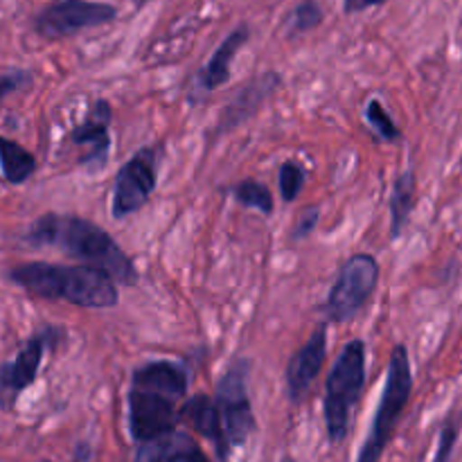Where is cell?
<instances>
[{
  "label": "cell",
  "instance_id": "484cf974",
  "mask_svg": "<svg viewBox=\"0 0 462 462\" xmlns=\"http://www.w3.org/2000/svg\"><path fill=\"white\" fill-rule=\"evenodd\" d=\"M319 219H320L319 206L307 208V210L300 215V219L296 221V226H293L291 242L298 244V242H302V239L310 237V235L314 233V228H316V224H319Z\"/></svg>",
  "mask_w": 462,
  "mask_h": 462
},
{
  "label": "cell",
  "instance_id": "44dd1931",
  "mask_svg": "<svg viewBox=\"0 0 462 462\" xmlns=\"http://www.w3.org/2000/svg\"><path fill=\"white\" fill-rule=\"evenodd\" d=\"M325 12L319 5V0H300L296 7L289 12L287 21H284V30L289 36L305 34V32L316 30L323 23Z\"/></svg>",
  "mask_w": 462,
  "mask_h": 462
},
{
  "label": "cell",
  "instance_id": "d6986e66",
  "mask_svg": "<svg viewBox=\"0 0 462 462\" xmlns=\"http://www.w3.org/2000/svg\"><path fill=\"white\" fill-rule=\"evenodd\" d=\"M0 162H3V179L9 185H21L30 180L39 167L34 153L9 138L0 140Z\"/></svg>",
  "mask_w": 462,
  "mask_h": 462
},
{
  "label": "cell",
  "instance_id": "4316f807",
  "mask_svg": "<svg viewBox=\"0 0 462 462\" xmlns=\"http://www.w3.org/2000/svg\"><path fill=\"white\" fill-rule=\"evenodd\" d=\"M386 0H343V12L346 14H356V12H365L370 7H379Z\"/></svg>",
  "mask_w": 462,
  "mask_h": 462
},
{
  "label": "cell",
  "instance_id": "ffe728a7",
  "mask_svg": "<svg viewBox=\"0 0 462 462\" xmlns=\"http://www.w3.org/2000/svg\"><path fill=\"white\" fill-rule=\"evenodd\" d=\"M230 197H233L235 203H239V206L262 212L264 217L273 215V197H271V189L266 188L264 183H260V180H242V183H237L235 188H230Z\"/></svg>",
  "mask_w": 462,
  "mask_h": 462
},
{
  "label": "cell",
  "instance_id": "d4e9b609",
  "mask_svg": "<svg viewBox=\"0 0 462 462\" xmlns=\"http://www.w3.org/2000/svg\"><path fill=\"white\" fill-rule=\"evenodd\" d=\"M458 433H460L458 418L447 420L445 427H442V433H440V445H438L436 460H447L451 454H454V447H456V440H458Z\"/></svg>",
  "mask_w": 462,
  "mask_h": 462
},
{
  "label": "cell",
  "instance_id": "9a60e30c",
  "mask_svg": "<svg viewBox=\"0 0 462 462\" xmlns=\"http://www.w3.org/2000/svg\"><path fill=\"white\" fill-rule=\"evenodd\" d=\"M251 39V30L248 25H239L237 30L230 32L219 45H217L215 52L210 54V59L206 61V66L194 75V93H212L219 86L228 84L230 79V61L235 59V54L242 50V45H246V41Z\"/></svg>",
  "mask_w": 462,
  "mask_h": 462
},
{
  "label": "cell",
  "instance_id": "8fae6325",
  "mask_svg": "<svg viewBox=\"0 0 462 462\" xmlns=\"http://www.w3.org/2000/svg\"><path fill=\"white\" fill-rule=\"evenodd\" d=\"M282 84V77L275 70H266L262 75L248 79L237 93L233 95L228 104L224 106V111L219 113V120H217L215 131H212V138H224L230 131L239 129L242 125H246L266 102L275 95V90Z\"/></svg>",
  "mask_w": 462,
  "mask_h": 462
},
{
  "label": "cell",
  "instance_id": "52a82bcc",
  "mask_svg": "<svg viewBox=\"0 0 462 462\" xmlns=\"http://www.w3.org/2000/svg\"><path fill=\"white\" fill-rule=\"evenodd\" d=\"M117 18V7L93 0H54L34 16V32L43 39L59 41L90 27L108 25Z\"/></svg>",
  "mask_w": 462,
  "mask_h": 462
},
{
  "label": "cell",
  "instance_id": "5bb4252c",
  "mask_svg": "<svg viewBox=\"0 0 462 462\" xmlns=\"http://www.w3.org/2000/svg\"><path fill=\"white\" fill-rule=\"evenodd\" d=\"M179 420L180 424H188L192 431H197L199 436L206 438L208 442H212L215 447V454L219 460L230 458V447L228 436H226L224 418H221L219 404H217L215 397L210 395H192L189 400H185L179 409Z\"/></svg>",
  "mask_w": 462,
  "mask_h": 462
},
{
  "label": "cell",
  "instance_id": "30bf717a",
  "mask_svg": "<svg viewBox=\"0 0 462 462\" xmlns=\"http://www.w3.org/2000/svg\"><path fill=\"white\" fill-rule=\"evenodd\" d=\"M61 337L63 329L54 328V325H43L41 329H36L23 343L21 350L16 352V359L3 364V370H0V386H3V391L21 395L25 388H30L36 382V377H39L45 352L57 350Z\"/></svg>",
  "mask_w": 462,
  "mask_h": 462
},
{
  "label": "cell",
  "instance_id": "cb8c5ba5",
  "mask_svg": "<svg viewBox=\"0 0 462 462\" xmlns=\"http://www.w3.org/2000/svg\"><path fill=\"white\" fill-rule=\"evenodd\" d=\"M32 72L25 70V68H7L0 77V97H9L14 90L18 88H27L32 84Z\"/></svg>",
  "mask_w": 462,
  "mask_h": 462
},
{
  "label": "cell",
  "instance_id": "603a6c76",
  "mask_svg": "<svg viewBox=\"0 0 462 462\" xmlns=\"http://www.w3.org/2000/svg\"><path fill=\"white\" fill-rule=\"evenodd\" d=\"M307 174L302 170V165H298L296 161H287L280 165L278 171V185H280V194H282L284 203H293L298 199V194L302 192L305 188Z\"/></svg>",
  "mask_w": 462,
  "mask_h": 462
},
{
  "label": "cell",
  "instance_id": "7402d4cb",
  "mask_svg": "<svg viewBox=\"0 0 462 462\" xmlns=\"http://www.w3.org/2000/svg\"><path fill=\"white\" fill-rule=\"evenodd\" d=\"M364 117H365V122H368L370 129L374 131L377 140H382V143H397V140H402L400 126L391 120L388 111L383 108L382 99H377V97L370 99V102L365 104Z\"/></svg>",
  "mask_w": 462,
  "mask_h": 462
},
{
  "label": "cell",
  "instance_id": "7a4b0ae2",
  "mask_svg": "<svg viewBox=\"0 0 462 462\" xmlns=\"http://www.w3.org/2000/svg\"><path fill=\"white\" fill-rule=\"evenodd\" d=\"M7 278L43 300H66L84 310H108L120 300L117 280L95 264H48L27 262L9 269Z\"/></svg>",
  "mask_w": 462,
  "mask_h": 462
},
{
  "label": "cell",
  "instance_id": "5b68a950",
  "mask_svg": "<svg viewBox=\"0 0 462 462\" xmlns=\"http://www.w3.org/2000/svg\"><path fill=\"white\" fill-rule=\"evenodd\" d=\"M379 262L370 253H356L343 262L338 278L323 305L329 323H350L365 307L379 284Z\"/></svg>",
  "mask_w": 462,
  "mask_h": 462
},
{
  "label": "cell",
  "instance_id": "7c38bea8",
  "mask_svg": "<svg viewBox=\"0 0 462 462\" xmlns=\"http://www.w3.org/2000/svg\"><path fill=\"white\" fill-rule=\"evenodd\" d=\"M111 117L113 108L106 99H97L81 125L70 131V143L77 147H88V152L79 158V165L90 174H97L106 167L108 152H111Z\"/></svg>",
  "mask_w": 462,
  "mask_h": 462
},
{
  "label": "cell",
  "instance_id": "4fadbf2b",
  "mask_svg": "<svg viewBox=\"0 0 462 462\" xmlns=\"http://www.w3.org/2000/svg\"><path fill=\"white\" fill-rule=\"evenodd\" d=\"M328 356V323L319 325L310 341L289 359L284 382H287V397L291 404H300L302 397L310 393L311 383L319 379Z\"/></svg>",
  "mask_w": 462,
  "mask_h": 462
},
{
  "label": "cell",
  "instance_id": "277c9868",
  "mask_svg": "<svg viewBox=\"0 0 462 462\" xmlns=\"http://www.w3.org/2000/svg\"><path fill=\"white\" fill-rule=\"evenodd\" d=\"M411 393H413V373H411L409 350L400 343L391 352L382 400H379L377 413L370 424L368 438L359 451V462H374L382 458L393 433H395L397 422L409 404Z\"/></svg>",
  "mask_w": 462,
  "mask_h": 462
},
{
  "label": "cell",
  "instance_id": "e0dca14e",
  "mask_svg": "<svg viewBox=\"0 0 462 462\" xmlns=\"http://www.w3.org/2000/svg\"><path fill=\"white\" fill-rule=\"evenodd\" d=\"M135 460H180V462H206L208 456L194 442L192 436L183 431H171L152 442H143L135 451Z\"/></svg>",
  "mask_w": 462,
  "mask_h": 462
},
{
  "label": "cell",
  "instance_id": "ac0fdd59",
  "mask_svg": "<svg viewBox=\"0 0 462 462\" xmlns=\"http://www.w3.org/2000/svg\"><path fill=\"white\" fill-rule=\"evenodd\" d=\"M415 201H418V176L413 170H406L400 174L393 183L391 194V239L395 242L402 233H404L406 224H409L411 215L415 210Z\"/></svg>",
  "mask_w": 462,
  "mask_h": 462
},
{
  "label": "cell",
  "instance_id": "83f0119b",
  "mask_svg": "<svg viewBox=\"0 0 462 462\" xmlns=\"http://www.w3.org/2000/svg\"><path fill=\"white\" fill-rule=\"evenodd\" d=\"M147 3H149V0H134L135 7H143V5H147Z\"/></svg>",
  "mask_w": 462,
  "mask_h": 462
},
{
  "label": "cell",
  "instance_id": "2e32d148",
  "mask_svg": "<svg viewBox=\"0 0 462 462\" xmlns=\"http://www.w3.org/2000/svg\"><path fill=\"white\" fill-rule=\"evenodd\" d=\"M131 386L165 393V395L176 397V400H183L189 388V374L180 361L152 359L134 368Z\"/></svg>",
  "mask_w": 462,
  "mask_h": 462
},
{
  "label": "cell",
  "instance_id": "3957f363",
  "mask_svg": "<svg viewBox=\"0 0 462 462\" xmlns=\"http://www.w3.org/2000/svg\"><path fill=\"white\" fill-rule=\"evenodd\" d=\"M365 386V343L352 338L343 346L325 379V431L329 445H341L350 436V422L355 406L359 404Z\"/></svg>",
  "mask_w": 462,
  "mask_h": 462
},
{
  "label": "cell",
  "instance_id": "6da1fadb",
  "mask_svg": "<svg viewBox=\"0 0 462 462\" xmlns=\"http://www.w3.org/2000/svg\"><path fill=\"white\" fill-rule=\"evenodd\" d=\"M23 242L32 248H59L72 260L106 269L117 284L135 287L140 280L134 260L120 248V244L93 221L75 215L48 212L34 219L23 235Z\"/></svg>",
  "mask_w": 462,
  "mask_h": 462
},
{
  "label": "cell",
  "instance_id": "9c48e42d",
  "mask_svg": "<svg viewBox=\"0 0 462 462\" xmlns=\"http://www.w3.org/2000/svg\"><path fill=\"white\" fill-rule=\"evenodd\" d=\"M176 397L165 395L147 388H135L126 393V420H129V436L134 442H152L165 433L176 431L180 424Z\"/></svg>",
  "mask_w": 462,
  "mask_h": 462
},
{
  "label": "cell",
  "instance_id": "8992f818",
  "mask_svg": "<svg viewBox=\"0 0 462 462\" xmlns=\"http://www.w3.org/2000/svg\"><path fill=\"white\" fill-rule=\"evenodd\" d=\"M248 373H251V361L239 356L230 361L215 386V400L219 404L226 436L233 449H242L257 429L251 397H248Z\"/></svg>",
  "mask_w": 462,
  "mask_h": 462
},
{
  "label": "cell",
  "instance_id": "ba28073f",
  "mask_svg": "<svg viewBox=\"0 0 462 462\" xmlns=\"http://www.w3.org/2000/svg\"><path fill=\"white\" fill-rule=\"evenodd\" d=\"M158 156L156 149L143 147L134 153L131 161L120 167L113 180L111 215L113 219H126L135 215L144 203L149 201L152 192L156 189Z\"/></svg>",
  "mask_w": 462,
  "mask_h": 462
}]
</instances>
